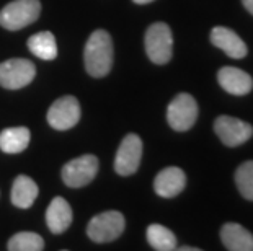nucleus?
<instances>
[{"label":"nucleus","instance_id":"12","mask_svg":"<svg viewBox=\"0 0 253 251\" xmlns=\"http://www.w3.org/2000/svg\"><path fill=\"white\" fill-rule=\"evenodd\" d=\"M186 186V175L178 167H167L154 179V189L160 197L178 196Z\"/></svg>","mask_w":253,"mask_h":251},{"label":"nucleus","instance_id":"14","mask_svg":"<svg viewBox=\"0 0 253 251\" xmlns=\"http://www.w3.org/2000/svg\"><path fill=\"white\" fill-rule=\"evenodd\" d=\"M46 223L52 233L66 232L72 223V209L64 197H54L46 211Z\"/></svg>","mask_w":253,"mask_h":251},{"label":"nucleus","instance_id":"23","mask_svg":"<svg viewBox=\"0 0 253 251\" xmlns=\"http://www.w3.org/2000/svg\"><path fill=\"white\" fill-rule=\"evenodd\" d=\"M134 3H137V5H145V3H150V2H154V0H132Z\"/></svg>","mask_w":253,"mask_h":251},{"label":"nucleus","instance_id":"22","mask_svg":"<svg viewBox=\"0 0 253 251\" xmlns=\"http://www.w3.org/2000/svg\"><path fill=\"white\" fill-rule=\"evenodd\" d=\"M242 3H244V7L253 15V0H242Z\"/></svg>","mask_w":253,"mask_h":251},{"label":"nucleus","instance_id":"7","mask_svg":"<svg viewBox=\"0 0 253 251\" xmlns=\"http://www.w3.org/2000/svg\"><path fill=\"white\" fill-rule=\"evenodd\" d=\"M100 162L95 155H82L71 160L62 168V179L69 188H84L95 179Z\"/></svg>","mask_w":253,"mask_h":251},{"label":"nucleus","instance_id":"1","mask_svg":"<svg viewBox=\"0 0 253 251\" xmlns=\"http://www.w3.org/2000/svg\"><path fill=\"white\" fill-rule=\"evenodd\" d=\"M85 69L91 77L100 78L108 75L113 67V59H115V49H113V41L108 31L96 30L90 35V38L85 44L84 51Z\"/></svg>","mask_w":253,"mask_h":251},{"label":"nucleus","instance_id":"5","mask_svg":"<svg viewBox=\"0 0 253 251\" xmlns=\"http://www.w3.org/2000/svg\"><path fill=\"white\" fill-rule=\"evenodd\" d=\"M198 119V103L190 93H180L167 108V121L173 131H190Z\"/></svg>","mask_w":253,"mask_h":251},{"label":"nucleus","instance_id":"20","mask_svg":"<svg viewBox=\"0 0 253 251\" xmlns=\"http://www.w3.org/2000/svg\"><path fill=\"white\" fill-rule=\"evenodd\" d=\"M10 251H41L44 250V240L33 232H18L8 240Z\"/></svg>","mask_w":253,"mask_h":251},{"label":"nucleus","instance_id":"21","mask_svg":"<svg viewBox=\"0 0 253 251\" xmlns=\"http://www.w3.org/2000/svg\"><path fill=\"white\" fill-rule=\"evenodd\" d=\"M235 184L245 199L253 201V160L242 163L235 172Z\"/></svg>","mask_w":253,"mask_h":251},{"label":"nucleus","instance_id":"15","mask_svg":"<svg viewBox=\"0 0 253 251\" xmlns=\"http://www.w3.org/2000/svg\"><path fill=\"white\" fill-rule=\"evenodd\" d=\"M220 240L230 251H253V235L240 223H225L220 228Z\"/></svg>","mask_w":253,"mask_h":251},{"label":"nucleus","instance_id":"19","mask_svg":"<svg viewBox=\"0 0 253 251\" xmlns=\"http://www.w3.org/2000/svg\"><path fill=\"white\" fill-rule=\"evenodd\" d=\"M147 242L154 250L157 251H173L176 247V237L173 232L169 230L164 225H159V223H152L147 228Z\"/></svg>","mask_w":253,"mask_h":251},{"label":"nucleus","instance_id":"6","mask_svg":"<svg viewBox=\"0 0 253 251\" xmlns=\"http://www.w3.org/2000/svg\"><path fill=\"white\" fill-rule=\"evenodd\" d=\"M36 75L35 64L28 59H8L0 64V87L18 90L33 82Z\"/></svg>","mask_w":253,"mask_h":251},{"label":"nucleus","instance_id":"10","mask_svg":"<svg viewBox=\"0 0 253 251\" xmlns=\"http://www.w3.org/2000/svg\"><path fill=\"white\" fill-rule=\"evenodd\" d=\"M80 121V105L77 98L62 97L47 109V122L56 131H67Z\"/></svg>","mask_w":253,"mask_h":251},{"label":"nucleus","instance_id":"11","mask_svg":"<svg viewBox=\"0 0 253 251\" xmlns=\"http://www.w3.org/2000/svg\"><path fill=\"white\" fill-rule=\"evenodd\" d=\"M211 42L219 49H222L225 54L232 59H244L249 52L245 41L239 35L225 26H216L211 31Z\"/></svg>","mask_w":253,"mask_h":251},{"label":"nucleus","instance_id":"9","mask_svg":"<svg viewBox=\"0 0 253 251\" xmlns=\"http://www.w3.org/2000/svg\"><path fill=\"white\" fill-rule=\"evenodd\" d=\"M214 131L220 142L227 147L242 145L247 141H250V137L253 136L252 124L232 116H219L214 122Z\"/></svg>","mask_w":253,"mask_h":251},{"label":"nucleus","instance_id":"3","mask_svg":"<svg viewBox=\"0 0 253 251\" xmlns=\"http://www.w3.org/2000/svg\"><path fill=\"white\" fill-rule=\"evenodd\" d=\"M40 0H13L0 10V26L10 31H18L40 18Z\"/></svg>","mask_w":253,"mask_h":251},{"label":"nucleus","instance_id":"17","mask_svg":"<svg viewBox=\"0 0 253 251\" xmlns=\"http://www.w3.org/2000/svg\"><path fill=\"white\" fill-rule=\"evenodd\" d=\"M28 127H7L0 132V150L5 153H20L30 143Z\"/></svg>","mask_w":253,"mask_h":251},{"label":"nucleus","instance_id":"4","mask_svg":"<svg viewBox=\"0 0 253 251\" xmlns=\"http://www.w3.org/2000/svg\"><path fill=\"white\" fill-rule=\"evenodd\" d=\"M125 215L118 211H106L95 215L87 227V235L95 243H108L120 238L125 232Z\"/></svg>","mask_w":253,"mask_h":251},{"label":"nucleus","instance_id":"18","mask_svg":"<svg viewBox=\"0 0 253 251\" xmlns=\"http://www.w3.org/2000/svg\"><path fill=\"white\" fill-rule=\"evenodd\" d=\"M28 49L41 61H52L57 57V44L54 35L49 31H41L28 39Z\"/></svg>","mask_w":253,"mask_h":251},{"label":"nucleus","instance_id":"8","mask_svg":"<svg viewBox=\"0 0 253 251\" xmlns=\"http://www.w3.org/2000/svg\"><path fill=\"white\" fill-rule=\"evenodd\" d=\"M142 158V141L136 134L123 139L115 158V172L121 176H131L137 172Z\"/></svg>","mask_w":253,"mask_h":251},{"label":"nucleus","instance_id":"13","mask_svg":"<svg viewBox=\"0 0 253 251\" xmlns=\"http://www.w3.org/2000/svg\"><path fill=\"white\" fill-rule=\"evenodd\" d=\"M217 82L225 92L235 97H244L253 88V78L237 67H222L217 72Z\"/></svg>","mask_w":253,"mask_h":251},{"label":"nucleus","instance_id":"2","mask_svg":"<svg viewBox=\"0 0 253 251\" xmlns=\"http://www.w3.org/2000/svg\"><path fill=\"white\" fill-rule=\"evenodd\" d=\"M145 52L154 64L164 66L171 59L173 54V36L170 26L164 21L150 25L145 31Z\"/></svg>","mask_w":253,"mask_h":251},{"label":"nucleus","instance_id":"16","mask_svg":"<svg viewBox=\"0 0 253 251\" xmlns=\"http://www.w3.org/2000/svg\"><path fill=\"white\" fill-rule=\"evenodd\" d=\"M38 194H40V189H38V184L30 176L20 175L13 181L10 199H12L13 206L20 207V209H28V207L33 206Z\"/></svg>","mask_w":253,"mask_h":251}]
</instances>
